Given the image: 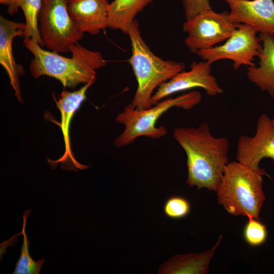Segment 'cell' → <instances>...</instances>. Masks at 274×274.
<instances>
[{"instance_id":"cell-2","label":"cell","mask_w":274,"mask_h":274,"mask_svg":"<svg viewBox=\"0 0 274 274\" xmlns=\"http://www.w3.org/2000/svg\"><path fill=\"white\" fill-rule=\"evenodd\" d=\"M22 45L33 56L29 64L32 76L35 79L43 76L54 78L64 87L95 82L96 70L107 63L100 52L89 50L79 43L71 46V58L46 50L31 39H23Z\"/></svg>"},{"instance_id":"cell-13","label":"cell","mask_w":274,"mask_h":274,"mask_svg":"<svg viewBox=\"0 0 274 274\" xmlns=\"http://www.w3.org/2000/svg\"><path fill=\"white\" fill-rule=\"evenodd\" d=\"M25 28V23L13 21L0 15V64L8 76L15 95L19 101L23 100L19 76L24 74V70L15 61L12 42L16 37H23Z\"/></svg>"},{"instance_id":"cell-16","label":"cell","mask_w":274,"mask_h":274,"mask_svg":"<svg viewBox=\"0 0 274 274\" xmlns=\"http://www.w3.org/2000/svg\"><path fill=\"white\" fill-rule=\"evenodd\" d=\"M220 235L211 249L202 253H189L175 255L163 263L158 273L161 274H207L211 259L222 241Z\"/></svg>"},{"instance_id":"cell-11","label":"cell","mask_w":274,"mask_h":274,"mask_svg":"<svg viewBox=\"0 0 274 274\" xmlns=\"http://www.w3.org/2000/svg\"><path fill=\"white\" fill-rule=\"evenodd\" d=\"M224 1L230 8L232 22L248 24L259 33L274 37V0Z\"/></svg>"},{"instance_id":"cell-3","label":"cell","mask_w":274,"mask_h":274,"mask_svg":"<svg viewBox=\"0 0 274 274\" xmlns=\"http://www.w3.org/2000/svg\"><path fill=\"white\" fill-rule=\"evenodd\" d=\"M127 35L132 47L129 61L138 83L130 105L136 110H145L152 106L151 100L154 90L184 71L186 66L183 62L165 60L155 55L144 41L136 19L133 21Z\"/></svg>"},{"instance_id":"cell-18","label":"cell","mask_w":274,"mask_h":274,"mask_svg":"<svg viewBox=\"0 0 274 274\" xmlns=\"http://www.w3.org/2000/svg\"><path fill=\"white\" fill-rule=\"evenodd\" d=\"M42 0H10L7 11L10 15L15 14L20 8L25 19L23 39H31L43 47L44 44L38 30V15Z\"/></svg>"},{"instance_id":"cell-9","label":"cell","mask_w":274,"mask_h":274,"mask_svg":"<svg viewBox=\"0 0 274 274\" xmlns=\"http://www.w3.org/2000/svg\"><path fill=\"white\" fill-rule=\"evenodd\" d=\"M265 158H270L274 163V124L272 119L262 113L257 119L255 135L239 137L236 158L264 176L267 173L259 164Z\"/></svg>"},{"instance_id":"cell-19","label":"cell","mask_w":274,"mask_h":274,"mask_svg":"<svg viewBox=\"0 0 274 274\" xmlns=\"http://www.w3.org/2000/svg\"><path fill=\"white\" fill-rule=\"evenodd\" d=\"M31 210H26L23 215V227L22 233L23 236V242L21 247V254L18 260L16 263L13 274H39L45 259L35 261L30 256L28 250L30 243L25 232L26 220Z\"/></svg>"},{"instance_id":"cell-10","label":"cell","mask_w":274,"mask_h":274,"mask_svg":"<svg viewBox=\"0 0 274 274\" xmlns=\"http://www.w3.org/2000/svg\"><path fill=\"white\" fill-rule=\"evenodd\" d=\"M212 63L208 61H193L188 71H182L162 83L153 94L151 104L154 106L164 98L177 92L194 88H201L211 96L223 93L216 78L212 75Z\"/></svg>"},{"instance_id":"cell-8","label":"cell","mask_w":274,"mask_h":274,"mask_svg":"<svg viewBox=\"0 0 274 274\" xmlns=\"http://www.w3.org/2000/svg\"><path fill=\"white\" fill-rule=\"evenodd\" d=\"M228 13L207 10L184 23L183 30L188 34L185 43L191 52L211 48L231 36L236 24L230 21Z\"/></svg>"},{"instance_id":"cell-23","label":"cell","mask_w":274,"mask_h":274,"mask_svg":"<svg viewBox=\"0 0 274 274\" xmlns=\"http://www.w3.org/2000/svg\"><path fill=\"white\" fill-rule=\"evenodd\" d=\"M10 0H0V3L5 5L8 6Z\"/></svg>"},{"instance_id":"cell-7","label":"cell","mask_w":274,"mask_h":274,"mask_svg":"<svg viewBox=\"0 0 274 274\" xmlns=\"http://www.w3.org/2000/svg\"><path fill=\"white\" fill-rule=\"evenodd\" d=\"M258 32L250 25L236 23V29L224 44L198 50L195 54L212 64L222 59L231 60L235 70L243 65L253 66L256 65L253 62L254 58L258 56L262 48Z\"/></svg>"},{"instance_id":"cell-4","label":"cell","mask_w":274,"mask_h":274,"mask_svg":"<svg viewBox=\"0 0 274 274\" xmlns=\"http://www.w3.org/2000/svg\"><path fill=\"white\" fill-rule=\"evenodd\" d=\"M263 176L237 161L228 163L216 192L218 203L231 215L259 219L266 199Z\"/></svg>"},{"instance_id":"cell-14","label":"cell","mask_w":274,"mask_h":274,"mask_svg":"<svg viewBox=\"0 0 274 274\" xmlns=\"http://www.w3.org/2000/svg\"><path fill=\"white\" fill-rule=\"evenodd\" d=\"M110 4L108 0H70L67 10L81 32L96 35L108 27Z\"/></svg>"},{"instance_id":"cell-24","label":"cell","mask_w":274,"mask_h":274,"mask_svg":"<svg viewBox=\"0 0 274 274\" xmlns=\"http://www.w3.org/2000/svg\"><path fill=\"white\" fill-rule=\"evenodd\" d=\"M272 122H273V124H274V118H272Z\"/></svg>"},{"instance_id":"cell-22","label":"cell","mask_w":274,"mask_h":274,"mask_svg":"<svg viewBox=\"0 0 274 274\" xmlns=\"http://www.w3.org/2000/svg\"><path fill=\"white\" fill-rule=\"evenodd\" d=\"M186 20H189L202 11L212 9L209 0H183Z\"/></svg>"},{"instance_id":"cell-25","label":"cell","mask_w":274,"mask_h":274,"mask_svg":"<svg viewBox=\"0 0 274 274\" xmlns=\"http://www.w3.org/2000/svg\"><path fill=\"white\" fill-rule=\"evenodd\" d=\"M273 188H274V187H273Z\"/></svg>"},{"instance_id":"cell-17","label":"cell","mask_w":274,"mask_h":274,"mask_svg":"<svg viewBox=\"0 0 274 274\" xmlns=\"http://www.w3.org/2000/svg\"><path fill=\"white\" fill-rule=\"evenodd\" d=\"M153 0H114L110 4L108 27L127 35L136 14Z\"/></svg>"},{"instance_id":"cell-21","label":"cell","mask_w":274,"mask_h":274,"mask_svg":"<svg viewBox=\"0 0 274 274\" xmlns=\"http://www.w3.org/2000/svg\"><path fill=\"white\" fill-rule=\"evenodd\" d=\"M163 211L167 217L180 219L189 214L191 205L186 198L180 196H173L166 200Z\"/></svg>"},{"instance_id":"cell-5","label":"cell","mask_w":274,"mask_h":274,"mask_svg":"<svg viewBox=\"0 0 274 274\" xmlns=\"http://www.w3.org/2000/svg\"><path fill=\"white\" fill-rule=\"evenodd\" d=\"M201 98V93L195 90L161 100L145 110H136L128 104L116 117V121L124 125V129L114 140V145L118 148L125 147L141 136L152 139L163 137L167 133L166 128L156 126L157 121L162 114L173 107L190 110L198 105Z\"/></svg>"},{"instance_id":"cell-6","label":"cell","mask_w":274,"mask_h":274,"mask_svg":"<svg viewBox=\"0 0 274 274\" xmlns=\"http://www.w3.org/2000/svg\"><path fill=\"white\" fill-rule=\"evenodd\" d=\"M70 0H42L38 15V30L49 50L56 53L70 52L72 45L84 37L69 14Z\"/></svg>"},{"instance_id":"cell-15","label":"cell","mask_w":274,"mask_h":274,"mask_svg":"<svg viewBox=\"0 0 274 274\" xmlns=\"http://www.w3.org/2000/svg\"><path fill=\"white\" fill-rule=\"evenodd\" d=\"M262 48L258 65L248 66V80L274 99V37L259 33Z\"/></svg>"},{"instance_id":"cell-12","label":"cell","mask_w":274,"mask_h":274,"mask_svg":"<svg viewBox=\"0 0 274 274\" xmlns=\"http://www.w3.org/2000/svg\"><path fill=\"white\" fill-rule=\"evenodd\" d=\"M94 82V81L88 82L79 90L73 92L63 90L60 97L57 101L56 100L57 107L61 114L60 126L63 135L65 152L62 156L57 160L52 161L48 159V162L50 164H53L55 167L58 163H61L62 164L67 163L68 169L76 170V168L84 169L88 168V166L78 163L73 155L70 147L69 129L74 115L86 99V92Z\"/></svg>"},{"instance_id":"cell-20","label":"cell","mask_w":274,"mask_h":274,"mask_svg":"<svg viewBox=\"0 0 274 274\" xmlns=\"http://www.w3.org/2000/svg\"><path fill=\"white\" fill-rule=\"evenodd\" d=\"M244 231V238L249 245L257 247L262 245L267 237V230L266 225L252 217H247Z\"/></svg>"},{"instance_id":"cell-1","label":"cell","mask_w":274,"mask_h":274,"mask_svg":"<svg viewBox=\"0 0 274 274\" xmlns=\"http://www.w3.org/2000/svg\"><path fill=\"white\" fill-rule=\"evenodd\" d=\"M173 136L187 156L188 187L216 192L228 163L227 138L213 135L207 122L196 127L176 128Z\"/></svg>"}]
</instances>
